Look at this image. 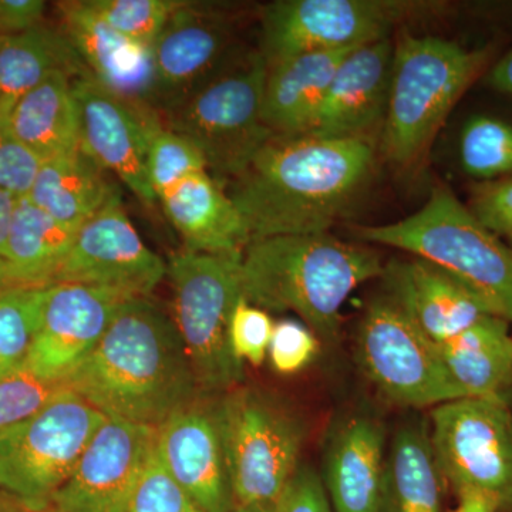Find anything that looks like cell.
I'll return each mask as SVG.
<instances>
[{
    "instance_id": "603a6c76",
    "label": "cell",
    "mask_w": 512,
    "mask_h": 512,
    "mask_svg": "<svg viewBox=\"0 0 512 512\" xmlns=\"http://www.w3.org/2000/svg\"><path fill=\"white\" fill-rule=\"evenodd\" d=\"M158 201L183 237L185 249L202 254L242 256L251 242L247 225L224 185L208 170L184 178Z\"/></svg>"
},
{
    "instance_id": "52a82bcc",
    "label": "cell",
    "mask_w": 512,
    "mask_h": 512,
    "mask_svg": "<svg viewBox=\"0 0 512 512\" xmlns=\"http://www.w3.org/2000/svg\"><path fill=\"white\" fill-rule=\"evenodd\" d=\"M241 259L184 249L167 264L173 320L198 387L207 393H227L244 377L229 345V322L242 296Z\"/></svg>"
},
{
    "instance_id": "4316f807",
    "label": "cell",
    "mask_w": 512,
    "mask_h": 512,
    "mask_svg": "<svg viewBox=\"0 0 512 512\" xmlns=\"http://www.w3.org/2000/svg\"><path fill=\"white\" fill-rule=\"evenodd\" d=\"M443 485L429 424H403L387 451L379 512H443Z\"/></svg>"
},
{
    "instance_id": "5b68a950",
    "label": "cell",
    "mask_w": 512,
    "mask_h": 512,
    "mask_svg": "<svg viewBox=\"0 0 512 512\" xmlns=\"http://www.w3.org/2000/svg\"><path fill=\"white\" fill-rule=\"evenodd\" d=\"M487 62L485 49H466L441 37H400L382 130V150L390 163L400 168L419 163Z\"/></svg>"
},
{
    "instance_id": "7402d4cb",
    "label": "cell",
    "mask_w": 512,
    "mask_h": 512,
    "mask_svg": "<svg viewBox=\"0 0 512 512\" xmlns=\"http://www.w3.org/2000/svg\"><path fill=\"white\" fill-rule=\"evenodd\" d=\"M386 457V431L376 417L355 414L336 430L320 477L332 512H379Z\"/></svg>"
},
{
    "instance_id": "bcb514c9",
    "label": "cell",
    "mask_w": 512,
    "mask_h": 512,
    "mask_svg": "<svg viewBox=\"0 0 512 512\" xmlns=\"http://www.w3.org/2000/svg\"><path fill=\"white\" fill-rule=\"evenodd\" d=\"M0 512H30L19 500L0 488Z\"/></svg>"
},
{
    "instance_id": "ffe728a7",
    "label": "cell",
    "mask_w": 512,
    "mask_h": 512,
    "mask_svg": "<svg viewBox=\"0 0 512 512\" xmlns=\"http://www.w3.org/2000/svg\"><path fill=\"white\" fill-rule=\"evenodd\" d=\"M393 59L389 37L352 50L333 77L308 134L373 141L386 120Z\"/></svg>"
},
{
    "instance_id": "cb8c5ba5",
    "label": "cell",
    "mask_w": 512,
    "mask_h": 512,
    "mask_svg": "<svg viewBox=\"0 0 512 512\" xmlns=\"http://www.w3.org/2000/svg\"><path fill=\"white\" fill-rule=\"evenodd\" d=\"M352 50L303 53L268 66L264 123L274 136L309 133L333 77Z\"/></svg>"
},
{
    "instance_id": "f35d334b",
    "label": "cell",
    "mask_w": 512,
    "mask_h": 512,
    "mask_svg": "<svg viewBox=\"0 0 512 512\" xmlns=\"http://www.w3.org/2000/svg\"><path fill=\"white\" fill-rule=\"evenodd\" d=\"M42 161L13 133L9 114L0 111V190L28 197Z\"/></svg>"
},
{
    "instance_id": "f907efd6",
    "label": "cell",
    "mask_w": 512,
    "mask_h": 512,
    "mask_svg": "<svg viewBox=\"0 0 512 512\" xmlns=\"http://www.w3.org/2000/svg\"><path fill=\"white\" fill-rule=\"evenodd\" d=\"M45 512H52V511H50V510H47V511H45Z\"/></svg>"
},
{
    "instance_id": "8992f818",
    "label": "cell",
    "mask_w": 512,
    "mask_h": 512,
    "mask_svg": "<svg viewBox=\"0 0 512 512\" xmlns=\"http://www.w3.org/2000/svg\"><path fill=\"white\" fill-rule=\"evenodd\" d=\"M266 77L268 63L261 52L227 59L158 113L165 126L198 148L222 185L244 173L274 136L264 123Z\"/></svg>"
},
{
    "instance_id": "44dd1931",
    "label": "cell",
    "mask_w": 512,
    "mask_h": 512,
    "mask_svg": "<svg viewBox=\"0 0 512 512\" xmlns=\"http://www.w3.org/2000/svg\"><path fill=\"white\" fill-rule=\"evenodd\" d=\"M382 278L387 296L436 345L494 315L470 289L424 259L392 261Z\"/></svg>"
},
{
    "instance_id": "8fae6325",
    "label": "cell",
    "mask_w": 512,
    "mask_h": 512,
    "mask_svg": "<svg viewBox=\"0 0 512 512\" xmlns=\"http://www.w3.org/2000/svg\"><path fill=\"white\" fill-rule=\"evenodd\" d=\"M356 359L384 399L423 409L464 399L439 348L389 296L370 303L357 332Z\"/></svg>"
},
{
    "instance_id": "d6986e66",
    "label": "cell",
    "mask_w": 512,
    "mask_h": 512,
    "mask_svg": "<svg viewBox=\"0 0 512 512\" xmlns=\"http://www.w3.org/2000/svg\"><path fill=\"white\" fill-rule=\"evenodd\" d=\"M60 29L87 73L114 96L154 109L156 70L151 47L121 35L90 8L87 0L57 3Z\"/></svg>"
},
{
    "instance_id": "60d3db41",
    "label": "cell",
    "mask_w": 512,
    "mask_h": 512,
    "mask_svg": "<svg viewBox=\"0 0 512 512\" xmlns=\"http://www.w3.org/2000/svg\"><path fill=\"white\" fill-rule=\"evenodd\" d=\"M276 507L278 512H332L322 478L308 466L298 468Z\"/></svg>"
},
{
    "instance_id": "c3c4849f",
    "label": "cell",
    "mask_w": 512,
    "mask_h": 512,
    "mask_svg": "<svg viewBox=\"0 0 512 512\" xmlns=\"http://www.w3.org/2000/svg\"><path fill=\"white\" fill-rule=\"evenodd\" d=\"M231 512H278L275 504L235 505Z\"/></svg>"
},
{
    "instance_id": "f6af8a7d",
    "label": "cell",
    "mask_w": 512,
    "mask_h": 512,
    "mask_svg": "<svg viewBox=\"0 0 512 512\" xmlns=\"http://www.w3.org/2000/svg\"><path fill=\"white\" fill-rule=\"evenodd\" d=\"M453 512H500L491 501L478 494L458 495V504Z\"/></svg>"
},
{
    "instance_id": "ba28073f",
    "label": "cell",
    "mask_w": 512,
    "mask_h": 512,
    "mask_svg": "<svg viewBox=\"0 0 512 512\" xmlns=\"http://www.w3.org/2000/svg\"><path fill=\"white\" fill-rule=\"evenodd\" d=\"M217 403L235 505L275 504L299 466L305 424L272 394L237 386Z\"/></svg>"
},
{
    "instance_id": "ab89813d",
    "label": "cell",
    "mask_w": 512,
    "mask_h": 512,
    "mask_svg": "<svg viewBox=\"0 0 512 512\" xmlns=\"http://www.w3.org/2000/svg\"><path fill=\"white\" fill-rule=\"evenodd\" d=\"M497 237L512 234V174L478 185L467 207Z\"/></svg>"
},
{
    "instance_id": "6da1fadb",
    "label": "cell",
    "mask_w": 512,
    "mask_h": 512,
    "mask_svg": "<svg viewBox=\"0 0 512 512\" xmlns=\"http://www.w3.org/2000/svg\"><path fill=\"white\" fill-rule=\"evenodd\" d=\"M375 160L362 138L272 136L225 191L251 242L325 234L365 192Z\"/></svg>"
},
{
    "instance_id": "2e32d148",
    "label": "cell",
    "mask_w": 512,
    "mask_h": 512,
    "mask_svg": "<svg viewBox=\"0 0 512 512\" xmlns=\"http://www.w3.org/2000/svg\"><path fill=\"white\" fill-rule=\"evenodd\" d=\"M128 299L100 286L50 285L42 326L25 365L47 379L66 380L93 352Z\"/></svg>"
},
{
    "instance_id": "484cf974",
    "label": "cell",
    "mask_w": 512,
    "mask_h": 512,
    "mask_svg": "<svg viewBox=\"0 0 512 512\" xmlns=\"http://www.w3.org/2000/svg\"><path fill=\"white\" fill-rule=\"evenodd\" d=\"M109 175L79 150L43 161L28 198L60 224L79 229L120 197Z\"/></svg>"
},
{
    "instance_id": "7a4b0ae2",
    "label": "cell",
    "mask_w": 512,
    "mask_h": 512,
    "mask_svg": "<svg viewBox=\"0 0 512 512\" xmlns=\"http://www.w3.org/2000/svg\"><path fill=\"white\" fill-rule=\"evenodd\" d=\"M66 382L104 416L154 429L200 390L174 320L147 298L120 306Z\"/></svg>"
},
{
    "instance_id": "ac0fdd59",
    "label": "cell",
    "mask_w": 512,
    "mask_h": 512,
    "mask_svg": "<svg viewBox=\"0 0 512 512\" xmlns=\"http://www.w3.org/2000/svg\"><path fill=\"white\" fill-rule=\"evenodd\" d=\"M157 451L201 512L235 507L217 404L192 402L157 429Z\"/></svg>"
},
{
    "instance_id": "5bb4252c",
    "label": "cell",
    "mask_w": 512,
    "mask_h": 512,
    "mask_svg": "<svg viewBox=\"0 0 512 512\" xmlns=\"http://www.w3.org/2000/svg\"><path fill=\"white\" fill-rule=\"evenodd\" d=\"M157 446V429L107 417L72 476L53 497L52 512H123Z\"/></svg>"
},
{
    "instance_id": "4dcf8cb0",
    "label": "cell",
    "mask_w": 512,
    "mask_h": 512,
    "mask_svg": "<svg viewBox=\"0 0 512 512\" xmlns=\"http://www.w3.org/2000/svg\"><path fill=\"white\" fill-rule=\"evenodd\" d=\"M49 286L20 285L0 295V376L28 359L42 326Z\"/></svg>"
},
{
    "instance_id": "83f0119b",
    "label": "cell",
    "mask_w": 512,
    "mask_h": 512,
    "mask_svg": "<svg viewBox=\"0 0 512 512\" xmlns=\"http://www.w3.org/2000/svg\"><path fill=\"white\" fill-rule=\"evenodd\" d=\"M87 73L62 29L45 23L16 35L0 36V111L9 114L20 97L47 77Z\"/></svg>"
},
{
    "instance_id": "e575fe53",
    "label": "cell",
    "mask_w": 512,
    "mask_h": 512,
    "mask_svg": "<svg viewBox=\"0 0 512 512\" xmlns=\"http://www.w3.org/2000/svg\"><path fill=\"white\" fill-rule=\"evenodd\" d=\"M90 8L111 28L141 45L151 47L180 0H87Z\"/></svg>"
},
{
    "instance_id": "7bdbcfd3",
    "label": "cell",
    "mask_w": 512,
    "mask_h": 512,
    "mask_svg": "<svg viewBox=\"0 0 512 512\" xmlns=\"http://www.w3.org/2000/svg\"><path fill=\"white\" fill-rule=\"evenodd\" d=\"M488 82L498 92L512 96V49L500 60L488 76Z\"/></svg>"
},
{
    "instance_id": "836d02e7",
    "label": "cell",
    "mask_w": 512,
    "mask_h": 512,
    "mask_svg": "<svg viewBox=\"0 0 512 512\" xmlns=\"http://www.w3.org/2000/svg\"><path fill=\"white\" fill-rule=\"evenodd\" d=\"M73 392L63 379L37 375L25 363L0 376V431L42 412L64 393Z\"/></svg>"
},
{
    "instance_id": "277c9868",
    "label": "cell",
    "mask_w": 512,
    "mask_h": 512,
    "mask_svg": "<svg viewBox=\"0 0 512 512\" xmlns=\"http://www.w3.org/2000/svg\"><path fill=\"white\" fill-rule=\"evenodd\" d=\"M370 244L400 249L439 266L512 323V248L476 220L447 188L431 191L410 217L355 229Z\"/></svg>"
},
{
    "instance_id": "b9f144b4",
    "label": "cell",
    "mask_w": 512,
    "mask_h": 512,
    "mask_svg": "<svg viewBox=\"0 0 512 512\" xmlns=\"http://www.w3.org/2000/svg\"><path fill=\"white\" fill-rule=\"evenodd\" d=\"M43 0H0V36L16 35L45 23Z\"/></svg>"
},
{
    "instance_id": "ee69618b",
    "label": "cell",
    "mask_w": 512,
    "mask_h": 512,
    "mask_svg": "<svg viewBox=\"0 0 512 512\" xmlns=\"http://www.w3.org/2000/svg\"><path fill=\"white\" fill-rule=\"evenodd\" d=\"M16 201H18V198L0 190V258H2L3 251H5L6 239H8L10 221H12Z\"/></svg>"
},
{
    "instance_id": "d590c367",
    "label": "cell",
    "mask_w": 512,
    "mask_h": 512,
    "mask_svg": "<svg viewBox=\"0 0 512 512\" xmlns=\"http://www.w3.org/2000/svg\"><path fill=\"white\" fill-rule=\"evenodd\" d=\"M123 512H201L164 466L157 446L128 495Z\"/></svg>"
},
{
    "instance_id": "681fc988",
    "label": "cell",
    "mask_w": 512,
    "mask_h": 512,
    "mask_svg": "<svg viewBox=\"0 0 512 512\" xmlns=\"http://www.w3.org/2000/svg\"><path fill=\"white\" fill-rule=\"evenodd\" d=\"M505 239H507V244L510 245V247L512 248V234L510 235V237H507Z\"/></svg>"
},
{
    "instance_id": "3957f363",
    "label": "cell",
    "mask_w": 512,
    "mask_h": 512,
    "mask_svg": "<svg viewBox=\"0 0 512 512\" xmlns=\"http://www.w3.org/2000/svg\"><path fill=\"white\" fill-rule=\"evenodd\" d=\"M383 269L375 249L329 232L258 239L242 255V296L266 312H295L319 340L333 343L349 296Z\"/></svg>"
},
{
    "instance_id": "f546056e",
    "label": "cell",
    "mask_w": 512,
    "mask_h": 512,
    "mask_svg": "<svg viewBox=\"0 0 512 512\" xmlns=\"http://www.w3.org/2000/svg\"><path fill=\"white\" fill-rule=\"evenodd\" d=\"M76 232L40 210L28 197L19 198L2 256L16 284H55Z\"/></svg>"
},
{
    "instance_id": "f1b7e54d",
    "label": "cell",
    "mask_w": 512,
    "mask_h": 512,
    "mask_svg": "<svg viewBox=\"0 0 512 512\" xmlns=\"http://www.w3.org/2000/svg\"><path fill=\"white\" fill-rule=\"evenodd\" d=\"M72 80L52 74L9 111L13 133L42 163L80 150Z\"/></svg>"
},
{
    "instance_id": "8d00e7d4",
    "label": "cell",
    "mask_w": 512,
    "mask_h": 512,
    "mask_svg": "<svg viewBox=\"0 0 512 512\" xmlns=\"http://www.w3.org/2000/svg\"><path fill=\"white\" fill-rule=\"evenodd\" d=\"M274 326L268 312L241 296L229 322V345L235 359L242 365L261 366L268 356Z\"/></svg>"
},
{
    "instance_id": "d6a6232c",
    "label": "cell",
    "mask_w": 512,
    "mask_h": 512,
    "mask_svg": "<svg viewBox=\"0 0 512 512\" xmlns=\"http://www.w3.org/2000/svg\"><path fill=\"white\" fill-rule=\"evenodd\" d=\"M460 160L477 180H498L512 174V126L494 117L477 116L463 128Z\"/></svg>"
},
{
    "instance_id": "1f68e13d",
    "label": "cell",
    "mask_w": 512,
    "mask_h": 512,
    "mask_svg": "<svg viewBox=\"0 0 512 512\" xmlns=\"http://www.w3.org/2000/svg\"><path fill=\"white\" fill-rule=\"evenodd\" d=\"M147 137V173L157 200L175 184L198 171L208 170L198 148L165 126L157 110L144 113Z\"/></svg>"
},
{
    "instance_id": "d4e9b609",
    "label": "cell",
    "mask_w": 512,
    "mask_h": 512,
    "mask_svg": "<svg viewBox=\"0 0 512 512\" xmlns=\"http://www.w3.org/2000/svg\"><path fill=\"white\" fill-rule=\"evenodd\" d=\"M437 348L451 382L464 399L510 404L512 336L508 320L485 316Z\"/></svg>"
},
{
    "instance_id": "9a60e30c",
    "label": "cell",
    "mask_w": 512,
    "mask_h": 512,
    "mask_svg": "<svg viewBox=\"0 0 512 512\" xmlns=\"http://www.w3.org/2000/svg\"><path fill=\"white\" fill-rule=\"evenodd\" d=\"M80 150L107 174H113L147 207L157 197L147 173L144 113L101 87L89 73L72 80Z\"/></svg>"
},
{
    "instance_id": "4fadbf2b",
    "label": "cell",
    "mask_w": 512,
    "mask_h": 512,
    "mask_svg": "<svg viewBox=\"0 0 512 512\" xmlns=\"http://www.w3.org/2000/svg\"><path fill=\"white\" fill-rule=\"evenodd\" d=\"M165 275L167 264L144 244L117 197L77 229L55 284L100 286L147 298Z\"/></svg>"
},
{
    "instance_id": "74e56055",
    "label": "cell",
    "mask_w": 512,
    "mask_h": 512,
    "mask_svg": "<svg viewBox=\"0 0 512 512\" xmlns=\"http://www.w3.org/2000/svg\"><path fill=\"white\" fill-rule=\"evenodd\" d=\"M320 340L308 326L298 320L275 323L268 357L279 375H295L311 365L319 353Z\"/></svg>"
},
{
    "instance_id": "7dc6e473",
    "label": "cell",
    "mask_w": 512,
    "mask_h": 512,
    "mask_svg": "<svg viewBox=\"0 0 512 512\" xmlns=\"http://www.w3.org/2000/svg\"><path fill=\"white\" fill-rule=\"evenodd\" d=\"M15 286L20 285L16 284L15 279H13L12 274H10L8 264L0 258V295L8 292L9 289L15 288Z\"/></svg>"
},
{
    "instance_id": "e0dca14e",
    "label": "cell",
    "mask_w": 512,
    "mask_h": 512,
    "mask_svg": "<svg viewBox=\"0 0 512 512\" xmlns=\"http://www.w3.org/2000/svg\"><path fill=\"white\" fill-rule=\"evenodd\" d=\"M232 23L208 3L183 2L171 13L154 43V110L170 107L228 59Z\"/></svg>"
},
{
    "instance_id": "30bf717a",
    "label": "cell",
    "mask_w": 512,
    "mask_h": 512,
    "mask_svg": "<svg viewBox=\"0 0 512 512\" xmlns=\"http://www.w3.org/2000/svg\"><path fill=\"white\" fill-rule=\"evenodd\" d=\"M429 436L444 484L454 493L478 494L500 512H512L510 404L453 400L433 407Z\"/></svg>"
},
{
    "instance_id": "9c48e42d",
    "label": "cell",
    "mask_w": 512,
    "mask_h": 512,
    "mask_svg": "<svg viewBox=\"0 0 512 512\" xmlns=\"http://www.w3.org/2000/svg\"><path fill=\"white\" fill-rule=\"evenodd\" d=\"M107 417L74 392L0 431V488L30 512L49 510Z\"/></svg>"
},
{
    "instance_id": "7c38bea8",
    "label": "cell",
    "mask_w": 512,
    "mask_h": 512,
    "mask_svg": "<svg viewBox=\"0 0 512 512\" xmlns=\"http://www.w3.org/2000/svg\"><path fill=\"white\" fill-rule=\"evenodd\" d=\"M423 3L383 0H278L262 15V56L268 66L322 50L356 49L389 37Z\"/></svg>"
}]
</instances>
